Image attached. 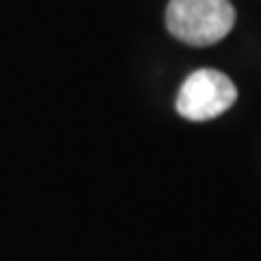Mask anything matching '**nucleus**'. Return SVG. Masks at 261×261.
I'll list each match as a JSON object with an SVG mask.
<instances>
[{"label": "nucleus", "mask_w": 261, "mask_h": 261, "mask_svg": "<svg viewBox=\"0 0 261 261\" xmlns=\"http://www.w3.org/2000/svg\"><path fill=\"white\" fill-rule=\"evenodd\" d=\"M235 9L228 0H170L166 27L190 46H214L231 33Z\"/></svg>", "instance_id": "obj_1"}, {"label": "nucleus", "mask_w": 261, "mask_h": 261, "mask_svg": "<svg viewBox=\"0 0 261 261\" xmlns=\"http://www.w3.org/2000/svg\"><path fill=\"white\" fill-rule=\"evenodd\" d=\"M238 89L233 81L218 70H196L185 79L176 96V111L194 122H205L222 116L233 107Z\"/></svg>", "instance_id": "obj_2"}]
</instances>
